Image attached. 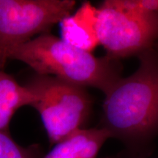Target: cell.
<instances>
[{
	"label": "cell",
	"instance_id": "cell-4",
	"mask_svg": "<svg viewBox=\"0 0 158 158\" xmlns=\"http://www.w3.org/2000/svg\"><path fill=\"white\" fill-rule=\"evenodd\" d=\"M35 96L31 106L40 116L51 144L82 128L92 101L85 89L56 77L36 74L25 85Z\"/></svg>",
	"mask_w": 158,
	"mask_h": 158
},
{
	"label": "cell",
	"instance_id": "cell-6",
	"mask_svg": "<svg viewBox=\"0 0 158 158\" xmlns=\"http://www.w3.org/2000/svg\"><path fill=\"white\" fill-rule=\"evenodd\" d=\"M62 39L77 48L92 53L100 45L97 34V7L89 2L61 21Z\"/></svg>",
	"mask_w": 158,
	"mask_h": 158
},
{
	"label": "cell",
	"instance_id": "cell-10",
	"mask_svg": "<svg viewBox=\"0 0 158 158\" xmlns=\"http://www.w3.org/2000/svg\"><path fill=\"white\" fill-rule=\"evenodd\" d=\"M138 8L158 13V0H132Z\"/></svg>",
	"mask_w": 158,
	"mask_h": 158
},
{
	"label": "cell",
	"instance_id": "cell-7",
	"mask_svg": "<svg viewBox=\"0 0 158 158\" xmlns=\"http://www.w3.org/2000/svg\"><path fill=\"white\" fill-rule=\"evenodd\" d=\"M110 138V133L104 127L81 128L39 158H97L102 145Z\"/></svg>",
	"mask_w": 158,
	"mask_h": 158
},
{
	"label": "cell",
	"instance_id": "cell-5",
	"mask_svg": "<svg viewBox=\"0 0 158 158\" xmlns=\"http://www.w3.org/2000/svg\"><path fill=\"white\" fill-rule=\"evenodd\" d=\"M73 0H0V70L13 49L48 33L73 11Z\"/></svg>",
	"mask_w": 158,
	"mask_h": 158
},
{
	"label": "cell",
	"instance_id": "cell-8",
	"mask_svg": "<svg viewBox=\"0 0 158 158\" xmlns=\"http://www.w3.org/2000/svg\"><path fill=\"white\" fill-rule=\"evenodd\" d=\"M35 98L25 85L0 70V131L7 132L15 111L24 106H31Z\"/></svg>",
	"mask_w": 158,
	"mask_h": 158
},
{
	"label": "cell",
	"instance_id": "cell-3",
	"mask_svg": "<svg viewBox=\"0 0 158 158\" xmlns=\"http://www.w3.org/2000/svg\"><path fill=\"white\" fill-rule=\"evenodd\" d=\"M96 29L107 56L139 55L158 41V13L138 8L132 0H107L97 8Z\"/></svg>",
	"mask_w": 158,
	"mask_h": 158
},
{
	"label": "cell",
	"instance_id": "cell-11",
	"mask_svg": "<svg viewBox=\"0 0 158 158\" xmlns=\"http://www.w3.org/2000/svg\"><path fill=\"white\" fill-rule=\"evenodd\" d=\"M153 48L155 49V51H156V52H157V55H158V41H157V43H155V45H154Z\"/></svg>",
	"mask_w": 158,
	"mask_h": 158
},
{
	"label": "cell",
	"instance_id": "cell-2",
	"mask_svg": "<svg viewBox=\"0 0 158 158\" xmlns=\"http://www.w3.org/2000/svg\"><path fill=\"white\" fill-rule=\"evenodd\" d=\"M9 59L25 63L36 74L98 89L104 94L122 78L116 59L94 56L48 32L13 49Z\"/></svg>",
	"mask_w": 158,
	"mask_h": 158
},
{
	"label": "cell",
	"instance_id": "cell-9",
	"mask_svg": "<svg viewBox=\"0 0 158 158\" xmlns=\"http://www.w3.org/2000/svg\"><path fill=\"white\" fill-rule=\"evenodd\" d=\"M36 149L23 148L10 137L8 132L0 131V158H39Z\"/></svg>",
	"mask_w": 158,
	"mask_h": 158
},
{
	"label": "cell",
	"instance_id": "cell-1",
	"mask_svg": "<svg viewBox=\"0 0 158 158\" xmlns=\"http://www.w3.org/2000/svg\"><path fill=\"white\" fill-rule=\"evenodd\" d=\"M138 56L137 70L118 79L105 94L102 106V127L129 143L158 133V55L152 48Z\"/></svg>",
	"mask_w": 158,
	"mask_h": 158
}]
</instances>
